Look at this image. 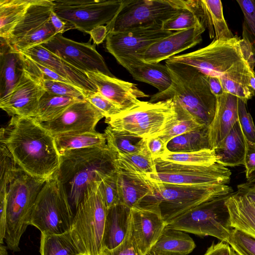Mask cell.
Returning <instances> with one entry per match:
<instances>
[{"label": "cell", "mask_w": 255, "mask_h": 255, "mask_svg": "<svg viewBox=\"0 0 255 255\" xmlns=\"http://www.w3.org/2000/svg\"><path fill=\"white\" fill-rule=\"evenodd\" d=\"M0 141L25 173L46 180L55 177L60 157L54 136L35 118L11 117L0 129Z\"/></svg>", "instance_id": "cell-1"}, {"label": "cell", "mask_w": 255, "mask_h": 255, "mask_svg": "<svg viewBox=\"0 0 255 255\" xmlns=\"http://www.w3.org/2000/svg\"><path fill=\"white\" fill-rule=\"evenodd\" d=\"M172 78L169 88L151 97L154 103L172 98L176 114L209 127L216 112L217 99L211 92L208 76L186 64L165 60Z\"/></svg>", "instance_id": "cell-2"}, {"label": "cell", "mask_w": 255, "mask_h": 255, "mask_svg": "<svg viewBox=\"0 0 255 255\" xmlns=\"http://www.w3.org/2000/svg\"><path fill=\"white\" fill-rule=\"evenodd\" d=\"M60 157L55 177L75 211L89 188L117 172L116 156L108 145L67 150Z\"/></svg>", "instance_id": "cell-3"}, {"label": "cell", "mask_w": 255, "mask_h": 255, "mask_svg": "<svg viewBox=\"0 0 255 255\" xmlns=\"http://www.w3.org/2000/svg\"><path fill=\"white\" fill-rule=\"evenodd\" d=\"M241 41L237 36L214 39L203 48L166 60L193 67L207 76L218 78L220 82L233 81L250 87V79L255 72L243 53Z\"/></svg>", "instance_id": "cell-4"}, {"label": "cell", "mask_w": 255, "mask_h": 255, "mask_svg": "<svg viewBox=\"0 0 255 255\" xmlns=\"http://www.w3.org/2000/svg\"><path fill=\"white\" fill-rule=\"evenodd\" d=\"M99 184H95L86 192L75 211L69 230L81 255H103L108 209L98 192Z\"/></svg>", "instance_id": "cell-5"}, {"label": "cell", "mask_w": 255, "mask_h": 255, "mask_svg": "<svg viewBox=\"0 0 255 255\" xmlns=\"http://www.w3.org/2000/svg\"><path fill=\"white\" fill-rule=\"evenodd\" d=\"M46 181L24 172L8 188L4 241L7 248L13 252L20 250L21 238L30 225L33 207Z\"/></svg>", "instance_id": "cell-6"}, {"label": "cell", "mask_w": 255, "mask_h": 255, "mask_svg": "<svg viewBox=\"0 0 255 255\" xmlns=\"http://www.w3.org/2000/svg\"><path fill=\"white\" fill-rule=\"evenodd\" d=\"M147 179L154 191L152 201L166 223L200 203L233 192L227 184H176Z\"/></svg>", "instance_id": "cell-7"}, {"label": "cell", "mask_w": 255, "mask_h": 255, "mask_svg": "<svg viewBox=\"0 0 255 255\" xmlns=\"http://www.w3.org/2000/svg\"><path fill=\"white\" fill-rule=\"evenodd\" d=\"M176 117L171 98L154 103L141 101L128 110L106 118L105 123L115 129L147 139L160 136Z\"/></svg>", "instance_id": "cell-8"}, {"label": "cell", "mask_w": 255, "mask_h": 255, "mask_svg": "<svg viewBox=\"0 0 255 255\" xmlns=\"http://www.w3.org/2000/svg\"><path fill=\"white\" fill-rule=\"evenodd\" d=\"M230 194L200 203L167 222L166 226L228 243L233 229L226 204Z\"/></svg>", "instance_id": "cell-9"}, {"label": "cell", "mask_w": 255, "mask_h": 255, "mask_svg": "<svg viewBox=\"0 0 255 255\" xmlns=\"http://www.w3.org/2000/svg\"><path fill=\"white\" fill-rule=\"evenodd\" d=\"M73 211L62 186L54 177L46 181L37 196L30 225L41 234H61L69 231Z\"/></svg>", "instance_id": "cell-10"}, {"label": "cell", "mask_w": 255, "mask_h": 255, "mask_svg": "<svg viewBox=\"0 0 255 255\" xmlns=\"http://www.w3.org/2000/svg\"><path fill=\"white\" fill-rule=\"evenodd\" d=\"M189 6V0H124L108 32L162 23Z\"/></svg>", "instance_id": "cell-11"}, {"label": "cell", "mask_w": 255, "mask_h": 255, "mask_svg": "<svg viewBox=\"0 0 255 255\" xmlns=\"http://www.w3.org/2000/svg\"><path fill=\"white\" fill-rule=\"evenodd\" d=\"M53 11L74 29L90 34L95 27L109 25L123 0H53Z\"/></svg>", "instance_id": "cell-12"}, {"label": "cell", "mask_w": 255, "mask_h": 255, "mask_svg": "<svg viewBox=\"0 0 255 255\" xmlns=\"http://www.w3.org/2000/svg\"><path fill=\"white\" fill-rule=\"evenodd\" d=\"M154 160L156 172L144 175L158 182L183 185L228 184L232 172L217 162L210 165H188L158 158Z\"/></svg>", "instance_id": "cell-13"}, {"label": "cell", "mask_w": 255, "mask_h": 255, "mask_svg": "<svg viewBox=\"0 0 255 255\" xmlns=\"http://www.w3.org/2000/svg\"><path fill=\"white\" fill-rule=\"evenodd\" d=\"M53 7V0H32L7 40L9 44L16 50L23 51L55 36L50 20Z\"/></svg>", "instance_id": "cell-14"}, {"label": "cell", "mask_w": 255, "mask_h": 255, "mask_svg": "<svg viewBox=\"0 0 255 255\" xmlns=\"http://www.w3.org/2000/svg\"><path fill=\"white\" fill-rule=\"evenodd\" d=\"M40 45L83 72H100L115 77L90 41L79 42L57 34Z\"/></svg>", "instance_id": "cell-15"}, {"label": "cell", "mask_w": 255, "mask_h": 255, "mask_svg": "<svg viewBox=\"0 0 255 255\" xmlns=\"http://www.w3.org/2000/svg\"><path fill=\"white\" fill-rule=\"evenodd\" d=\"M162 23H154L121 32H109L106 38V48L115 58L135 54L175 32L163 30Z\"/></svg>", "instance_id": "cell-16"}, {"label": "cell", "mask_w": 255, "mask_h": 255, "mask_svg": "<svg viewBox=\"0 0 255 255\" xmlns=\"http://www.w3.org/2000/svg\"><path fill=\"white\" fill-rule=\"evenodd\" d=\"M104 115L87 100L69 106L54 120L42 123L53 136L96 131L95 127Z\"/></svg>", "instance_id": "cell-17"}, {"label": "cell", "mask_w": 255, "mask_h": 255, "mask_svg": "<svg viewBox=\"0 0 255 255\" xmlns=\"http://www.w3.org/2000/svg\"><path fill=\"white\" fill-rule=\"evenodd\" d=\"M45 92L41 80L24 68L12 91L0 99V108L11 117H34L39 101Z\"/></svg>", "instance_id": "cell-18"}, {"label": "cell", "mask_w": 255, "mask_h": 255, "mask_svg": "<svg viewBox=\"0 0 255 255\" xmlns=\"http://www.w3.org/2000/svg\"><path fill=\"white\" fill-rule=\"evenodd\" d=\"M206 28L205 23L202 21L191 28L175 31L132 55L145 62L159 63L199 44L202 40V35Z\"/></svg>", "instance_id": "cell-19"}, {"label": "cell", "mask_w": 255, "mask_h": 255, "mask_svg": "<svg viewBox=\"0 0 255 255\" xmlns=\"http://www.w3.org/2000/svg\"><path fill=\"white\" fill-rule=\"evenodd\" d=\"M166 223L157 208L131 209L130 232L142 255H148L161 236Z\"/></svg>", "instance_id": "cell-20"}, {"label": "cell", "mask_w": 255, "mask_h": 255, "mask_svg": "<svg viewBox=\"0 0 255 255\" xmlns=\"http://www.w3.org/2000/svg\"><path fill=\"white\" fill-rule=\"evenodd\" d=\"M102 96L110 100L122 110L126 111L138 105V98L149 95L140 90L134 83L110 77L100 72L85 73Z\"/></svg>", "instance_id": "cell-21"}, {"label": "cell", "mask_w": 255, "mask_h": 255, "mask_svg": "<svg viewBox=\"0 0 255 255\" xmlns=\"http://www.w3.org/2000/svg\"><path fill=\"white\" fill-rule=\"evenodd\" d=\"M237 188L226 202L231 227L255 238V192L246 183Z\"/></svg>", "instance_id": "cell-22"}, {"label": "cell", "mask_w": 255, "mask_h": 255, "mask_svg": "<svg viewBox=\"0 0 255 255\" xmlns=\"http://www.w3.org/2000/svg\"><path fill=\"white\" fill-rule=\"evenodd\" d=\"M43 65L86 93L98 92L96 86L85 73L75 68L65 60L40 45L19 51Z\"/></svg>", "instance_id": "cell-23"}, {"label": "cell", "mask_w": 255, "mask_h": 255, "mask_svg": "<svg viewBox=\"0 0 255 255\" xmlns=\"http://www.w3.org/2000/svg\"><path fill=\"white\" fill-rule=\"evenodd\" d=\"M116 59L135 80L153 86L159 93L166 91L172 84V78L165 65L145 62L133 55Z\"/></svg>", "instance_id": "cell-24"}, {"label": "cell", "mask_w": 255, "mask_h": 255, "mask_svg": "<svg viewBox=\"0 0 255 255\" xmlns=\"http://www.w3.org/2000/svg\"><path fill=\"white\" fill-rule=\"evenodd\" d=\"M216 112L208 127L209 138L212 149L225 138L234 125L238 121L239 98L224 92L216 97Z\"/></svg>", "instance_id": "cell-25"}, {"label": "cell", "mask_w": 255, "mask_h": 255, "mask_svg": "<svg viewBox=\"0 0 255 255\" xmlns=\"http://www.w3.org/2000/svg\"><path fill=\"white\" fill-rule=\"evenodd\" d=\"M24 70L20 52L0 38V99L8 95L18 82Z\"/></svg>", "instance_id": "cell-26"}, {"label": "cell", "mask_w": 255, "mask_h": 255, "mask_svg": "<svg viewBox=\"0 0 255 255\" xmlns=\"http://www.w3.org/2000/svg\"><path fill=\"white\" fill-rule=\"evenodd\" d=\"M130 217L131 208L121 203L107 209L103 236L104 250H112L123 241L129 229Z\"/></svg>", "instance_id": "cell-27"}, {"label": "cell", "mask_w": 255, "mask_h": 255, "mask_svg": "<svg viewBox=\"0 0 255 255\" xmlns=\"http://www.w3.org/2000/svg\"><path fill=\"white\" fill-rule=\"evenodd\" d=\"M120 203L130 208L137 206L146 197L153 196L154 191L143 175L117 171Z\"/></svg>", "instance_id": "cell-28"}, {"label": "cell", "mask_w": 255, "mask_h": 255, "mask_svg": "<svg viewBox=\"0 0 255 255\" xmlns=\"http://www.w3.org/2000/svg\"><path fill=\"white\" fill-rule=\"evenodd\" d=\"M214 150L217 163L227 167L244 165L246 140L239 121Z\"/></svg>", "instance_id": "cell-29"}, {"label": "cell", "mask_w": 255, "mask_h": 255, "mask_svg": "<svg viewBox=\"0 0 255 255\" xmlns=\"http://www.w3.org/2000/svg\"><path fill=\"white\" fill-rule=\"evenodd\" d=\"M197 13L204 21L210 38L228 39L235 37L224 16L220 0H196Z\"/></svg>", "instance_id": "cell-30"}, {"label": "cell", "mask_w": 255, "mask_h": 255, "mask_svg": "<svg viewBox=\"0 0 255 255\" xmlns=\"http://www.w3.org/2000/svg\"><path fill=\"white\" fill-rule=\"evenodd\" d=\"M195 247L194 241L186 232L166 226L150 252L187 255Z\"/></svg>", "instance_id": "cell-31"}, {"label": "cell", "mask_w": 255, "mask_h": 255, "mask_svg": "<svg viewBox=\"0 0 255 255\" xmlns=\"http://www.w3.org/2000/svg\"><path fill=\"white\" fill-rule=\"evenodd\" d=\"M104 134L108 147L116 157L128 153H143L150 156L146 148V139L115 129L109 126L105 129Z\"/></svg>", "instance_id": "cell-32"}, {"label": "cell", "mask_w": 255, "mask_h": 255, "mask_svg": "<svg viewBox=\"0 0 255 255\" xmlns=\"http://www.w3.org/2000/svg\"><path fill=\"white\" fill-rule=\"evenodd\" d=\"M32 0H0V36L8 40Z\"/></svg>", "instance_id": "cell-33"}, {"label": "cell", "mask_w": 255, "mask_h": 255, "mask_svg": "<svg viewBox=\"0 0 255 255\" xmlns=\"http://www.w3.org/2000/svg\"><path fill=\"white\" fill-rule=\"evenodd\" d=\"M172 152H191L212 149L209 141L208 128L201 127L171 139L167 144Z\"/></svg>", "instance_id": "cell-34"}, {"label": "cell", "mask_w": 255, "mask_h": 255, "mask_svg": "<svg viewBox=\"0 0 255 255\" xmlns=\"http://www.w3.org/2000/svg\"><path fill=\"white\" fill-rule=\"evenodd\" d=\"M82 100L45 92L39 101L34 118L41 123L52 121L60 116L71 105Z\"/></svg>", "instance_id": "cell-35"}, {"label": "cell", "mask_w": 255, "mask_h": 255, "mask_svg": "<svg viewBox=\"0 0 255 255\" xmlns=\"http://www.w3.org/2000/svg\"><path fill=\"white\" fill-rule=\"evenodd\" d=\"M56 146L61 154L64 151L107 145L106 136L97 131L54 136Z\"/></svg>", "instance_id": "cell-36"}, {"label": "cell", "mask_w": 255, "mask_h": 255, "mask_svg": "<svg viewBox=\"0 0 255 255\" xmlns=\"http://www.w3.org/2000/svg\"><path fill=\"white\" fill-rule=\"evenodd\" d=\"M41 255H81L69 231L61 234H41Z\"/></svg>", "instance_id": "cell-37"}, {"label": "cell", "mask_w": 255, "mask_h": 255, "mask_svg": "<svg viewBox=\"0 0 255 255\" xmlns=\"http://www.w3.org/2000/svg\"><path fill=\"white\" fill-rule=\"evenodd\" d=\"M117 171L145 175L156 172L154 160L143 153H128L116 157Z\"/></svg>", "instance_id": "cell-38"}, {"label": "cell", "mask_w": 255, "mask_h": 255, "mask_svg": "<svg viewBox=\"0 0 255 255\" xmlns=\"http://www.w3.org/2000/svg\"><path fill=\"white\" fill-rule=\"evenodd\" d=\"M0 194H7L9 185L24 172L2 141H0Z\"/></svg>", "instance_id": "cell-39"}, {"label": "cell", "mask_w": 255, "mask_h": 255, "mask_svg": "<svg viewBox=\"0 0 255 255\" xmlns=\"http://www.w3.org/2000/svg\"><path fill=\"white\" fill-rule=\"evenodd\" d=\"M161 159L170 162L195 165H210L216 162L214 149H205L191 152H172L168 151Z\"/></svg>", "instance_id": "cell-40"}, {"label": "cell", "mask_w": 255, "mask_h": 255, "mask_svg": "<svg viewBox=\"0 0 255 255\" xmlns=\"http://www.w3.org/2000/svg\"><path fill=\"white\" fill-rule=\"evenodd\" d=\"M202 21L204 22L194 10L192 0H189L188 7L163 22L162 28L170 31H181L193 27Z\"/></svg>", "instance_id": "cell-41"}, {"label": "cell", "mask_w": 255, "mask_h": 255, "mask_svg": "<svg viewBox=\"0 0 255 255\" xmlns=\"http://www.w3.org/2000/svg\"><path fill=\"white\" fill-rule=\"evenodd\" d=\"M244 15L243 39L250 47L255 59V0H238Z\"/></svg>", "instance_id": "cell-42"}, {"label": "cell", "mask_w": 255, "mask_h": 255, "mask_svg": "<svg viewBox=\"0 0 255 255\" xmlns=\"http://www.w3.org/2000/svg\"><path fill=\"white\" fill-rule=\"evenodd\" d=\"M41 84L45 91L51 94L76 98L83 100H86L87 96L89 94L70 83L42 80Z\"/></svg>", "instance_id": "cell-43"}, {"label": "cell", "mask_w": 255, "mask_h": 255, "mask_svg": "<svg viewBox=\"0 0 255 255\" xmlns=\"http://www.w3.org/2000/svg\"><path fill=\"white\" fill-rule=\"evenodd\" d=\"M98 189L107 209L121 203L117 181V172L100 182Z\"/></svg>", "instance_id": "cell-44"}, {"label": "cell", "mask_w": 255, "mask_h": 255, "mask_svg": "<svg viewBox=\"0 0 255 255\" xmlns=\"http://www.w3.org/2000/svg\"><path fill=\"white\" fill-rule=\"evenodd\" d=\"M201 127L204 126L192 119L177 116L168 128L159 136L167 144L171 139Z\"/></svg>", "instance_id": "cell-45"}, {"label": "cell", "mask_w": 255, "mask_h": 255, "mask_svg": "<svg viewBox=\"0 0 255 255\" xmlns=\"http://www.w3.org/2000/svg\"><path fill=\"white\" fill-rule=\"evenodd\" d=\"M237 255H255V238L233 229L228 243Z\"/></svg>", "instance_id": "cell-46"}, {"label": "cell", "mask_w": 255, "mask_h": 255, "mask_svg": "<svg viewBox=\"0 0 255 255\" xmlns=\"http://www.w3.org/2000/svg\"><path fill=\"white\" fill-rule=\"evenodd\" d=\"M86 100L101 111L106 119L114 117L122 112L118 105L99 92L89 93Z\"/></svg>", "instance_id": "cell-47"}, {"label": "cell", "mask_w": 255, "mask_h": 255, "mask_svg": "<svg viewBox=\"0 0 255 255\" xmlns=\"http://www.w3.org/2000/svg\"><path fill=\"white\" fill-rule=\"evenodd\" d=\"M246 103L238 100V121L245 139L255 144V126L251 114L248 112Z\"/></svg>", "instance_id": "cell-48"}, {"label": "cell", "mask_w": 255, "mask_h": 255, "mask_svg": "<svg viewBox=\"0 0 255 255\" xmlns=\"http://www.w3.org/2000/svg\"><path fill=\"white\" fill-rule=\"evenodd\" d=\"M103 255H142V254L138 248L129 229L123 241L112 250L104 249Z\"/></svg>", "instance_id": "cell-49"}, {"label": "cell", "mask_w": 255, "mask_h": 255, "mask_svg": "<svg viewBox=\"0 0 255 255\" xmlns=\"http://www.w3.org/2000/svg\"><path fill=\"white\" fill-rule=\"evenodd\" d=\"M147 151L153 160L161 157L168 150L167 144L159 137H152L146 139Z\"/></svg>", "instance_id": "cell-50"}, {"label": "cell", "mask_w": 255, "mask_h": 255, "mask_svg": "<svg viewBox=\"0 0 255 255\" xmlns=\"http://www.w3.org/2000/svg\"><path fill=\"white\" fill-rule=\"evenodd\" d=\"M245 140L246 152L244 166L246 168V176L247 178L251 173L255 171V144L246 139Z\"/></svg>", "instance_id": "cell-51"}, {"label": "cell", "mask_w": 255, "mask_h": 255, "mask_svg": "<svg viewBox=\"0 0 255 255\" xmlns=\"http://www.w3.org/2000/svg\"><path fill=\"white\" fill-rule=\"evenodd\" d=\"M204 255H237L234 249L227 243L221 241L213 244Z\"/></svg>", "instance_id": "cell-52"}, {"label": "cell", "mask_w": 255, "mask_h": 255, "mask_svg": "<svg viewBox=\"0 0 255 255\" xmlns=\"http://www.w3.org/2000/svg\"><path fill=\"white\" fill-rule=\"evenodd\" d=\"M7 194H0V243L3 244L6 228Z\"/></svg>", "instance_id": "cell-53"}, {"label": "cell", "mask_w": 255, "mask_h": 255, "mask_svg": "<svg viewBox=\"0 0 255 255\" xmlns=\"http://www.w3.org/2000/svg\"><path fill=\"white\" fill-rule=\"evenodd\" d=\"M50 20L55 30L56 34H63L67 30L74 29L71 25L60 18L53 11V10L51 13Z\"/></svg>", "instance_id": "cell-54"}, {"label": "cell", "mask_w": 255, "mask_h": 255, "mask_svg": "<svg viewBox=\"0 0 255 255\" xmlns=\"http://www.w3.org/2000/svg\"><path fill=\"white\" fill-rule=\"evenodd\" d=\"M108 30L107 25H100L94 28L90 33L94 43L99 44L107 38Z\"/></svg>", "instance_id": "cell-55"}, {"label": "cell", "mask_w": 255, "mask_h": 255, "mask_svg": "<svg viewBox=\"0 0 255 255\" xmlns=\"http://www.w3.org/2000/svg\"><path fill=\"white\" fill-rule=\"evenodd\" d=\"M208 81L210 90L214 96L218 97L224 94L225 92L218 78L208 76Z\"/></svg>", "instance_id": "cell-56"}, {"label": "cell", "mask_w": 255, "mask_h": 255, "mask_svg": "<svg viewBox=\"0 0 255 255\" xmlns=\"http://www.w3.org/2000/svg\"><path fill=\"white\" fill-rule=\"evenodd\" d=\"M246 183L248 184H254L255 182V171H253L247 177Z\"/></svg>", "instance_id": "cell-57"}, {"label": "cell", "mask_w": 255, "mask_h": 255, "mask_svg": "<svg viewBox=\"0 0 255 255\" xmlns=\"http://www.w3.org/2000/svg\"><path fill=\"white\" fill-rule=\"evenodd\" d=\"M249 86L255 92V74L251 76L250 79Z\"/></svg>", "instance_id": "cell-58"}, {"label": "cell", "mask_w": 255, "mask_h": 255, "mask_svg": "<svg viewBox=\"0 0 255 255\" xmlns=\"http://www.w3.org/2000/svg\"><path fill=\"white\" fill-rule=\"evenodd\" d=\"M0 255H8L6 248L2 244L0 246Z\"/></svg>", "instance_id": "cell-59"}, {"label": "cell", "mask_w": 255, "mask_h": 255, "mask_svg": "<svg viewBox=\"0 0 255 255\" xmlns=\"http://www.w3.org/2000/svg\"><path fill=\"white\" fill-rule=\"evenodd\" d=\"M251 186V188L253 190V191L255 192V184H249Z\"/></svg>", "instance_id": "cell-60"}, {"label": "cell", "mask_w": 255, "mask_h": 255, "mask_svg": "<svg viewBox=\"0 0 255 255\" xmlns=\"http://www.w3.org/2000/svg\"><path fill=\"white\" fill-rule=\"evenodd\" d=\"M154 253L155 255H169L164 254V253Z\"/></svg>", "instance_id": "cell-61"}, {"label": "cell", "mask_w": 255, "mask_h": 255, "mask_svg": "<svg viewBox=\"0 0 255 255\" xmlns=\"http://www.w3.org/2000/svg\"><path fill=\"white\" fill-rule=\"evenodd\" d=\"M148 255H155L153 252H150Z\"/></svg>", "instance_id": "cell-62"}]
</instances>
